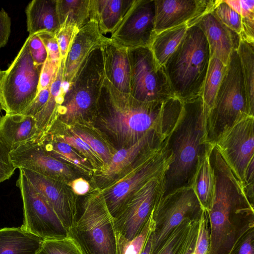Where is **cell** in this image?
<instances>
[{"instance_id": "14", "label": "cell", "mask_w": 254, "mask_h": 254, "mask_svg": "<svg viewBox=\"0 0 254 254\" xmlns=\"http://www.w3.org/2000/svg\"><path fill=\"white\" fill-rule=\"evenodd\" d=\"M215 146L241 184L254 161V117L247 116L218 139Z\"/></svg>"}, {"instance_id": "5", "label": "cell", "mask_w": 254, "mask_h": 254, "mask_svg": "<svg viewBox=\"0 0 254 254\" xmlns=\"http://www.w3.org/2000/svg\"><path fill=\"white\" fill-rule=\"evenodd\" d=\"M82 254H118L117 233L101 191L89 194L68 231Z\"/></svg>"}, {"instance_id": "41", "label": "cell", "mask_w": 254, "mask_h": 254, "mask_svg": "<svg viewBox=\"0 0 254 254\" xmlns=\"http://www.w3.org/2000/svg\"><path fill=\"white\" fill-rule=\"evenodd\" d=\"M29 36V49L33 62L36 65H42L48 56L45 46L38 34Z\"/></svg>"}, {"instance_id": "24", "label": "cell", "mask_w": 254, "mask_h": 254, "mask_svg": "<svg viewBox=\"0 0 254 254\" xmlns=\"http://www.w3.org/2000/svg\"><path fill=\"white\" fill-rule=\"evenodd\" d=\"M134 0H90L89 19L97 23L101 33H113Z\"/></svg>"}, {"instance_id": "19", "label": "cell", "mask_w": 254, "mask_h": 254, "mask_svg": "<svg viewBox=\"0 0 254 254\" xmlns=\"http://www.w3.org/2000/svg\"><path fill=\"white\" fill-rule=\"evenodd\" d=\"M105 36L96 22L89 20L78 31L74 37L64 64V84H69L82 63L96 47L101 44Z\"/></svg>"}, {"instance_id": "21", "label": "cell", "mask_w": 254, "mask_h": 254, "mask_svg": "<svg viewBox=\"0 0 254 254\" xmlns=\"http://www.w3.org/2000/svg\"><path fill=\"white\" fill-rule=\"evenodd\" d=\"M106 78L119 91L130 93L128 49L105 37L101 44Z\"/></svg>"}, {"instance_id": "51", "label": "cell", "mask_w": 254, "mask_h": 254, "mask_svg": "<svg viewBox=\"0 0 254 254\" xmlns=\"http://www.w3.org/2000/svg\"><path fill=\"white\" fill-rule=\"evenodd\" d=\"M152 243V235L151 231L140 254H151Z\"/></svg>"}, {"instance_id": "9", "label": "cell", "mask_w": 254, "mask_h": 254, "mask_svg": "<svg viewBox=\"0 0 254 254\" xmlns=\"http://www.w3.org/2000/svg\"><path fill=\"white\" fill-rule=\"evenodd\" d=\"M191 187L182 188L162 197L151 216V254H155L171 232L183 221H199L203 212Z\"/></svg>"}, {"instance_id": "35", "label": "cell", "mask_w": 254, "mask_h": 254, "mask_svg": "<svg viewBox=\"0 0 254 254\" xmlns=\"http://www.w3.org/2000/svg\"><path fill=\"white\" fill-rule=\"evenodd\" d=\"M37 254H82L71 238L44 240Z\"/></svg>"}, {"instance_id": "52", "label": "cell", "mask_w": 254, "mask_h": 254, "mask_svg": "<svg viewBox=\"0 0 254 254\" xmlns=\"http://www.w3.org/2000/svg\"><path fill=\"white\" fill-rule=\"evenodd\" d=\"M4 73V71L2 70L0 68V82H1V81L2 78L3 76ZM1 110H2V109L1 103V99H0V113L1 112Z\"/></svg>"}, {"instance_id": "20", "label": "cell", "mask_w": 254, "mask_h": 254, "mask_svg": "<svg viewBox=\"0 0 254 254\" xmlns=\"http://www.w3.org/2000/svg\"><path fill=\"white\" fill-rule=\"evenodd\" d=\"M195 25L207 39L210 58L216 57L227 65L232 50L238 49L240 36L222 23L211 11L204 14Z\"/></svg>"}, {"instance_id": "7", "label": "cell", "mask_w": 254, "mask_h": 254, "mask_svg": "<svg viewBox=\"0 0 254 254\" xmlns=\"http://www.w3.org/2000/svg\"><path fill=\"white\" fill-rule=\"evenodd\" d=\"M247 116H250L240 61L237 50L233 49L213 106L207 113V143L215 145L222 134Z\"/></svg>"}, {"instance_id": "40", "label": "cell", "mask_w": 254, "mask_h": 254, "mask_svg": "<svg viewBox=\"0 0 254 254\" xmlns=\"http://www.w3.org/2000/svg\"><path fill=\"white\" fill-rule=\"evenodd\" d=\"M72 148L76 149L87 158L95 164H104L101 158L96 154L90 146L82 139L73 134V135L65 136L63 140Z\"/></svg>"}, {"instance_id": "31", "label": "cell", "mask_w": 254, "mask_h": 254, "mask_svg": "<svg viewBox=\"0 0 254 254\" xmlns=\"http://www.w3.org/2000/svg\"><path fill=\"white\" fill-rule=\"evenodd\" d=\"M226 68L227 65L218 58H210L200 95L208 111L213 106Z\"/></svg>"}, {"instance_id": "3", "label": "cell", "mask_w": 254, "mask_h": 254, "mask_svg": "<svg viewBox=\"0 0 254 254\" xmlns=\"http://www.w3.org/2000/svg\"><path fill=\"white\" fill-rule=\"evenodd\" d=\"M183 102L178 121L166 139L172 159L163 178L160 199L177 189L191 186L198 163L211 145L206 139L208 110L201 95Z\"/></svg>"}, {"instance_id": "42", "label": "cell", "mask_w": 254, "mask_h": 254, "mask_svg": "<svg viewBox=\"0 0 254 254\" xmlns=\"http://www.w3.org/2000/svg\"><path fill=\"white\" fill-rule=\"evenodd\" d=\"M229 254H254V227L240 238Z\"/></svg>"}, {"instance_id": "27", "label": "cell", "mask_w": 254, "mask_h": 254, "mask_svg": "<svg viewBox=\"0 0 254 254\" xmlns=\"http://www.w3.org/2000/svg\"><path fill=\"white\" fill-rule=\"evenodd\" d=\"M65 60L62 59L56 75L50 86L49 100L44 108L34 117L37 127L38 139L46 132L56 120L59 107L61 105L64 93V71Z\"/></svg>"}, {"instance_id": "28", "label": "cell", "mask_w": 254, "mask_h": 254, "mask_svg": "<svg viewBox=\"0 0 254 254\" xmlns=\"http://www.w3.org/2000/svg\"><path fill=\"white\" fill-rule=\"evenodd\" d=\"M188 28V25L184 24L156 34L150 49L159 65L164 66L181 42Z\"/></svg>"}, {"instance_id": "1", "label": "cell", "mask_w": 254, "mask_h": 254, "mask_svg": "<svg viewBox=\"0 0 254 254\" xmlns=\"http://www.w3.org/2000/svg\"><path fill=\"white\" fill-rule=\"evenodd\" d=\"M183 105L175 97L164 102L137 100L130 94L118 90L105 77L97 109L106 129L127 147L152 132L168 136Z\"/></svg>"}, {"instance_id": "10", "label": "cell", "mask_w": 254, "mask_h": 254, "mask_svg": "<svg viewBox=\"0 0 254 254\" xmlns=\"http://www.w3.org/2000/svg\"><path fill=\"white\" fill-rule=\"evenodd\" d=\"M172 159L166 144L153 155L138 160L131 171L101 191L107 208L115 218L133 194L150 180L163 176Z\"/></svg>"}, {"instance_id": "49", "label": "cell", "mask_w": 254, "mask_h": 254, "mask_svg": "<svg viewBox=\"0 0 254 254\" xmlns=\"http://www.w3.org/2000/svg\"><path fill=\"white\" fill-rule=\"evenodd\" d=\"M224 1L233 10L239 14L241 17L246 16L252 13H254V0H224Z\"/></svg>"}, {"instance_id": "39", "label": "cell", "mask_w": 254, "mask_h": 254, "mask_svg": "<svg viewBox=\"0 0 254 254\" xmlns=\"http://www.w3.org/2000/svg\"><path fill=\"white\" fill-rule=\"evenodd\" d=\"M10 152L0 136V183L9 179L16 169L10 160Z\"/></svg>"}, {"instance_id": "26", "label": "cell", "mask_w": 254, "mask_h": 254, "mask_svg": "<svg viewBox=\"0 0 254 254\" xmlns=\"http://www.w3.org/2000/svg\"><path fill=\"white\" fill-rule=\"evenodd\" d=\"M215 145H210L201 158L191 185L204 210L211 208L215 189V176L210 161V154Z\"/></svg>"}, {"instance_id": "16", "label": "cell", "mask_w": 254, "mask_h": 254, "mask_svg": "<svg viewBox=\"0 0 254 254\" xmlns=\"http://www.w3.org/2000/svg\"><path fill=\"white\" fill-rule=\"evenodd\" d=\"M219 0H155V31L164 30L186 24L195 25L211 12Z\"/></svg>"}, {"instance_id": "12", "label": "cell", "mask_w": 254, "mask_h": 254, "mask_svg": "<svg viewBox=\"0 0 254 254\" xmlns=\"http://www.w3.org/2000/svg\"><path fill=\"white\" fill-rule=\"evenodd\" d=\"M16 186L23 202V221L21 228L44 240L65 238L68 232L44 198L34 189L21 169Z\"/></svg>"}, {"instance_id": "30", "label": "cell", "mask_w": 254, "mask_h": 254, "mask_svg": "<svg viewBox=\"0 0 254 254\" xmlns=\"http://www.w3.org/2000/svg\"><path fill=\"white\" fill-rule=\"evenodd\" d=\"M90 0H57L60 26L71 24L79 29L89 20Z\"/></svg>"}, {"instance_id": "38", "label": "cell", "mask_w": 254, "mask_h": 254, "mask_svg": "<svg viewBox=\"0 0 254 254\" xmlns=\"http://www.w3.org/2000/svg\"><path fill=\"white\" fill-rule=\"evenodd\" d=\"M72 133L86 142L92 150L98 155L106 166L110 163L112 155L108 148L100 140L93 136L90 133L80 130H72Z\"/></svg>"}, {"instance_id": "13", "label": "cell", "mask_w": 254, "mask_h": 254, "mask_svg": "<svg viewBox=\"0 0 254 254\" xmlns=\"http://www.w3.org/2000/svg\"><path fill=\"white\" fill-rule=\"evenodd\" d=\"M163 177L153 178L143 185L114 218L118 234L132 240L139 234L161 198Z\"/></svg>"}, {"instance_id": "43", "label": "cell", "mask_w": 254, "mask_h": 254, "mask_svg": "<svg viewBox=\"0 0 254 254\" xmlns=\"http://www.w3.org/2000/svg\"><path fill=\"white\" fill-rule=\"evenodd\" d=\"M60 65V64H58L47 59H46L43 64L41 71L38 93L41 90L51 86L56 75Z\"/></svg>"}, {"instance_id": "25", "label": "cell", "mask_w": 254, "mask_h": 254, "mask_svg": "<svg viewBox=\"0 0 254 254\" xmlns=\"http://www.w3.org/2000/svg\"><path fill=\"white\" fill-rule=\"evenodd\" d=\"M44 239L18 227L0 229V254H37Z\"/></svg>"}, {"instance_id": "17", "label": "cell", "mask_w": 254, "mask_h": 254, "mask_svg": "<svg viewBox=\"0 0 254 254\" xmlns=\"http://www.w3.org/2000/svg\"><path fill=\"white\" fill-rule=\"evenodd\" d=\"M9 156L15 169L28 170L60 181L72 176L68 166L49 154L36 140L10 151Z\"/></svg>"}, {"instance_id": "4", "label": "cell", "mask_w": 254, "mask_h": 254, "mask_svg": "<svg viewBox=\"0 0 254 254\" xmlns=\"http://www.w3.org/2000/svg\"><path fill=\"white\" fill-rule=\"evenodd\" d=\"M210 59L203 32L196 25L188 27L163 66L175 97L184 102L201 95Z\"/></svg>"}, {"instance_id": "22", "label": "cell", "mask_w": 254, "mask_h": 254, "mask_svg": "<svg viewBox=\"0 0 254 254\" xmlns=\"http://www.w3.org/2000/svg\"><path fill=\"white\" fill-rule=\"evenodd\" d=\"M35 118L22 114H6L0 118V136L11 151L37 137Z\"/></svg>"}, {"instance_id": "45", "label": "cell", "mask_w": 254, "mask_h": 254, "mask_svg": "<svg viewBox=\"0 0 254 254\" xmlns=\"http://www.w3.org/2000/svg\"><path fill=\"white\" fill-rule=\"evenodd\" d=\"M50 86L39 91L31 104L21 114L33 117L38 114L44 108L49 100Z\"/></svg>"}, {"instance_id": "37", "label": "cell", "mask_w": 254, "mask_h": 254, "mask_svg": "<svg viewBox=\"0 0 254 254\" xmlns=\"http://www.w3.org/2000/svg\"><path fill=\"white\" fill-rule=\"evenodd\" d=\"M79 29L71 24H63L60 26L55 37L57 41L61 54V59H64Z\"/></svg>"}, {"instance_id": "15", "label": "cell", "mask_w": 254, "mask_h": 254, "mask_svg": "<svg viewBox=\"0 0 254 254\" xmlns=\"http://www.w3.org/2000/svg\"><path fill=\"white\" fill-rule=\"evenodd\" d=\"M155 0H134L111 39L127 48H150L155 31Z\"/></svg>"}, {"instance_id": "36", "label": "cell", "mask_w": 254, "mask_h": 254, "mask_svg": "<svg viewBox=\"0 0 254 254\" xmlns=\"http://www.w3.org/2000/svg\"><path fill=\"white\" fill-rule=\"evenodd\" d=\"M210 246V232L208 216L203 210L199 220L197 236L192 254H208Z\"/></svg>"}, {"instance_id": "32", "label": "cell", "mask_w": 254, "mask_h": 254, "mask_svg": "<svg viewBox=\"0 0 254 254\" xmlns=\"http://www.w3.org/2000/svg\"><path fill=\"white\" fill-rule=\"evenodd\" d=\"M192 221L188 219L183 221L171 232L155 254H178Z\"/></svg>"}, {"instance_id": "46", "label": "cell", "mask_w": 254, "mask_h": 254, "mask_svg": "<svg viewBox=\"0 0 254 254\" xmlns=\"http://www.w3.org/2000/svg\"><path fill=\"white\" fill-rule=\"evenodd\" d=\"M199 221L191 222L189 231L178 254H192L195 245Z\"/></svg>"}, {"instance_id": "50", "label": "cell", "mask_w": 254, "mask_h": 254, "mask_svg": "<svg viewBox=\"0 0 254 254\" xmlns=\"http://www.w3.org/2000/svg\"><path fill=\"white\" fill-rule=\"evenodd\" d=\"M70 186L73 192L79 195H85L90 190L89 184L82 178L74 180L71 183Z\"/></svg>"}, {"instance_id": "33", "label": "cell", "mask_w": 254, "mask_h": 254, "mask_svg": "<svg viewBox=\"0 0 254 254\" xmlns=\"http://www.w3.org/2000/svg\"><path fill=\"white\" fill-rule=\"evenodd\" d=\"M151 216L139 234L133 239H126L117 234L118 254H140L151 231Z\"/></svg>"}, {"instance_id": "18", "label": "cell", "mask_w": 254, "mask_h": 254, "mask_svg": "<svg viewBox=\"0 0 254 254\" xmlns=\"http://www.w3.org/2000/svg\"><path fill=\"white\" fill-rule=\"evenodd\" d=\"M21 170L34 189L53 209L68 232L74 223L77 211V203L73 195L64 190L60 180L28 170Z\"/></svg>"}, {"instance_id": "29", "label": "cell", "mask_w": 254, "mask_h": 254, "mask_svg": "<svg viewBox=\"0 0 254 254\" xmlns=\"http://www.w3.org/2000/svg\"><path fill=\"white\" fill-rule=\"evenodd\" d=\"M237 51L242 71L248 114L254 117V42L240 39Z\"/></svg>"}, {"instance_id": "8", "label": "cell", "mask_w": 254, "mask_h": 254, "mask_svg": "<svg viewBox=\"0 0 254 254\" xmlns=\"http://www.w3.org/2000/svg\"><path fill=\"white\" fill-rule=\"evenodd\" d=\"M29 36L8 68L0 85L2 110L6 114H21L38 93L42 65L34 64L29 49Z\"/></svg>"}, {"instance_id": "23", "label": "cell", "mask_w": 254, "mask_h": 254, "mask_svg": "<svg viewBox=\"0 0 254 254\" xmlns=\"http://www.w3.org/2000/svg\"><path fill=\"white\" fill-rule=\"evenodd\" d=\"M25 14L29 35H55L60 27L57 0H33L26 6Z\"/></svg>"}, {"instance_id": "48", "label": "cell", "mask_w": 254, "mask_h": 254, "mask_svg": "<svg viewBox=\"0 0 254 254\" xmlns=\"http://www.w3.org/2000/svg\"><path fill=\"white\" fill-rule=\"evenodd\" d=\"M254 161L249 165L243 182L242 184L245 193L250 203L254 205Z\"/></svg>"}, {"instance_id": "6", "label": "cell", "mask_w": 254, "mask_h": 254, "mask_svg": "<svg viewBox=\"0 0 254 254\" xmlns=\"http://www.w3.org/2000/svg\"><path fill=\"white\" fill-rule=\"evenodd\" d=\"M105 78L103 52L100 45L86 57L71 82L64 85L63 100L56 120L70 124L94 112L97 108Z\"/></svg>"}, {"instance_id": "44", "label": "cell", "mask_w": 254, "mask_h": 254, "mask_svg": "<svg viewBox=\"0 0 254 254\" xmlns=\"http://www.w3.org/2000/svg\"><path fill=\"white\" fill-rule=\"evenodd\" d=\"M44 44L47 50V59L59 64L61 57L59 47L55 35L48 33L37 34Z\"/></svg>"}, {"instance_id": "34", "label": "cell", "mask_w": 254, "mask_h": 254, "mask_svg": "<svg viewBox=\"0 0 254 254\" xmlns=\"http://www.w3.org/2000/svg\"><path fill=\"white\" fill-rule=\"evenodd\" d=\"M224 25L239 36L242 32L241 17L224 0H219L211 11Z\"/></svg>"}, {"instance_id": "11", "label": "cell", "mask_w": 254, "mask_h": 254, "mask_svg": "<svg viewBox=\"0 0 254 254\" xmlns=\"http://www.w3.org/2000/svg\"><path fill=\"white\" fill-rule=\"evenodd\" d=\"M130 95L137 100L164 102L175 97L164 67L148 47L128 49Z\"/></svg>"}, {"instance_id": "2", "label": "cell", "mask_w": 254, "mask_h": 254, "mask_svg": "<svg viewBox=\"0 0 254 254\" xmlns=\"http://www.w3.org/2000/svg\"><path fill=\"white\" fill-rule=\"evenodd\" d=\"M210 161L215 176V189L211 208L207 212L210 232L208 254H229L240 238L254 227V205L215 146Z\"/></svg>"}, {"instance_id": "47", "label": "cell", "mask_w": 254, "mask_h": 254, "mask_svg": "<svg viewBox=\"0 0 254 254\" xmlns=\"http://www.w3.org/2000/svg\"><path fill=\"white\" fill-rule=\"evenodd\" d=\"M11 32V19L3 8L0 10V48L7 44Z\"/></svg>"}]
</instances>
